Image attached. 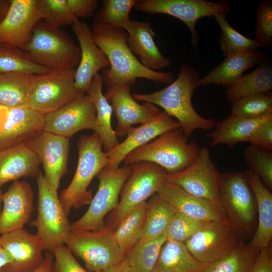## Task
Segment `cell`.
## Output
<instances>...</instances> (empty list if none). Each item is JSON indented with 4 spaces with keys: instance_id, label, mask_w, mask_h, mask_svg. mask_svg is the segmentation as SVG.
I'll list each match as a JSON object with an SVG mask.
<instances>
[{
    "instance_id": "cell-1",
    "label": "cell",
    "mask_w": 272,
    "mask_h": 272,
    "mask_svg": "<svg viewBox=\"0 0 272 272\" xmlns=\"http://www.w3.org/2000/svg\"><path fill=\"white\" fill-rule=\"evenodd\" d=\"M91 32L95 43L110 63V67L104 69L102 75L103 84L107 88L124 83L133 85L138 78L160 84L173 81L172 73L153 71L140 62L127 43L128 34L124 29L93 24Z\"/></svg>"
},
{
    "instance_id": "cell-2",
    "label": "cell",
    "mask_w": 272,
    "mask_h": 272,
    "mask_svg": "<svg viewBox=\"0 0 272 272\" xmlns=\"http://www.w3.org/2000/svg\"><path fill=\"white\" fill-rule=\"evenodd\" d=\"M198 72L187 64H183L178 77L163 89L149 94L134 93L135 100L149 102L160 106L168 115L174 117L185 135L189 137L196 129H214L216 122L198 114L194 109L191 97L199 87Z\"/></svg>"
},
{
    "instance_id": "cell-3",
    "label": "cell",
    "mask_w": 272,
    "mask_h": 272,
    "mask_svg": "<svg viewBox=\"0 0 272 272\" xmlns=\"http://www.w3.org/2000/svg\"><path fill=\"white\" fill-rule=\"evenodd\" d=\"M78 161L75 173L69 186L59 197L66 214L72 208L79 209L89 205L92 189L88 188L93 179L108 164V158L103 152L102 142L95 132L81 135L78 141Z\"/></svg>"
},
{
    "instance_id": "cell-4",
    "label": "cell",
    "mask_w": 272,
    "mask_h": 272,
    "mask_svg": "<svg viewBox=\"0 0 272 272\" xmlns=\"http://www.w3.org/2000/svg\"><path fill=\"white\" fill-rule=\"evenodd\" d=\"M200 149L196 143L188 142V137L179 127L168 131L135 149L122 162L128 165L141 162H152L171 174L190 165L197 157Z\"/></svg>"
},
{
    "instance_id": "cell-5",
    "label": "cell",
    "mask_w": 272,
    "mask_h": 272,
    "mask_svg": "<svg viewBox=\"0 0 272 272\" xmlns=\"http://www.w3.org/2000/svg\"><path fill=\"white\" fill-rule=\"evenodd\" d=\"M35 63L51 71L75 70L81 50L69 34L43 20L35 26L26 50Z\"/></svg>"
},
{
    "instance_id": "cell-6",
    "label": "cell",
    "mask_w": 272,
    "mask_h": 272,
    "mask_svg": "<svg viewBox=\"0 0 272 272\" xmlns=\"http://www.w3.org/2000/svg\"><path fill=\"white\" fill-rule=\"evenodd\" d=\"M36 178L38 187L37 215L31 225L36 228V235L43 243L44 250L52 251L56 246L65 244L71 226L58 192L48 184L41 171Z\"/></svg>"
},
{
    "instance_id": "cell-7",
    "label": "cell",
    "mask_w": 272,
    "mask_h": 272,
    "mask_svg": "<svg viewBox=\"0 0 272 272\" xmlns=\"http://www.w3.org/2000/svg\"><path fill=\"white\" fill-rule=\"evenodd\" d=\"M65 245L90 272H101L124 258L113 231L106 225L94 231L71 230Z\"/></svg>"
},
{
    "instance_id": "cell-8",
    "label": "cell",
    "mask_w": 272,
    "mask_h": 272,
    "mask_svg": "<svg viewBox=\"0 0 272 272\" xmlns=\"http://www.w3.org/2000/svg\"><path fill=\"white\" fill-rule=\"evenodd\" d=\"M131 166L132 172L121 189L118 207L110 212L106 224L112 231L132 210L158 192L168 174L152 162H141Z\"/></svg>"
},
{
    "instance_id": "cell-9",
    "label": "cell",
    "mask_w": 272,
    "mask_h": 272,
    "mask_svg": "<svg viewBox=\"0 0 272 272\" xmlns=\"http://www.w3.org/2000/svg\"><path fill=\"white\" fill-rule=\"evenodd\" d=\"M131 172L132 166L128 165L103 169L96 176L99 181L97 192L86 213L71 224V230L94 231L104 226V219L118 207L121 189Z\"/></svg>"
},
{
    "instance_id": "cell-10",
    "label": "cell",
    "mask_w": 272,
    "mask_h": 272,
    "mask_svg": "<svg viewBox=\"0 0 272 272\" xmlns=\"http://www.w3.org/2000/svg\"><path fill=\"white\" fill-rule=\"evenodd\" d=\"M220 191L229 225L238 235L249 232L255 221L256 203L245 172L221 174Z\"/></svg>"
},
{
    "instance_id": "cell-11",
    "label": "cell",
    "mask_w": 272,
    "mask_h": 272,
    "mask_svg": "<svg viewBox=\"0 0 272 272\" xmlns=\"http://www.w3.org/2000/svg\"><path fill=\"white\" fill-rule=\"evenodd\" d=\"M220 178L221 174L212 160L209 149L202 147L190 165L178 172L168 174L166 181L194 196L212 202L225 213Z\"/></svg>"
},
{
    "instance_id": "cell-12",
    "label": "cell",
    "mask_w": 272,
    "mask_h": 272,
    "mask_svg": "<svg viewBox=\"0 0 272 272\" xmlns=\"http://www.w3.org/2000/svg\"><path fill=\"white\" fill-rule=\"evenodd\" d=\"M227 1L213 2L205 0H137L134 8L138 11L152 14L173 16L183 22L190 30L192 46L197 50L199 37L195 29L197 21L230 11Z\"/></svg>"
},
{
    "instance_id": "cell-13",
    "label": "cell",
    "mask_w": 272,
    "mask_h": 272,
    "mask_svg": "<svg viewBox=\"0 0 272 272\" xmlns=\"http://www.w3.org/2000/svg\"><path fill=\"white\" fill-rule=\"evenodd\" d=\"M75 71H51L45 74L37 75L29 106L45 115L85 94L75 87Z\"/></svg>"
},
{
    "instance_id": "cell-14",
    "label": "cell",
    "mask_w": 272,
    "mask_h": 272,
    "mask_svg": "<svg viewBox=\"0 0 272 272\" xmlns=\"http://www.w3.org/2000/svg\"><path fill=\"white\" fill-rule=\"evenodd\" d=\"M238 234L228 224L206 221L185 243L189 252L205 263L226 255L238 244Z\"/></svg>"
},
{
    "instance_id": "cell-15",
    "label": "cell",
    "mask_w": 272,
    "mask_h": 272,
    "mask_svg": "<svg viewBox=\"0 0 272 272\" xmlns=\"http://www.w3.org/2000/svg\"><path fill=\"white\" fill-rule=\"evenodd\" d=\"M96 111L93 102L84 94L57 110L45 115L44 131L70 139L83 129H95Z\"/></svg>"
},
{
    "instance_id": "cell-16",
    "label": "cell",
    "mask_w": 272,
    "mask_h": 272,
    "mask_svg": "<svg viewBox=\"0 0 272 272\" xmlns=\"http://www.w3.org/2000/svg\"><path fill=\"white\" fill-rule=\"evenodd\" d=\"M26 144L37 154L47 182L58 192L60 180L68 172L70 139L43 131Z\"/></svg>"
},
{
    "instance_id": "cell-17",
    "label": "cell",
    "mask_w": 272,
    "mask_h": 272,
    "mask_svg": "<svg viewBox=\"0 0 272 272\" xmlns=\"http://www.w3.org/2000/svg\"><path fill=\"white\" fill-rule=\"evenodd\" d=\"M41 20L38 0H11L8 13L0 23V43L26 51L33 29Z\"/></svg>"
},
{
    "instance_id": "cell-18",
    "label": "cell",
    "mask_w": 272,
    "mask_h": 272,
    "mask_svg": "<svg viewBox=\"0 0 272 272\" xmlns=\"http://www.w3.org/2000/svg\"><path fill=\"white\" fill-rule=\"evenodd\" d=\"M132 84L124 83L110 86L104 94L112 103V107L117 119L114 130L117 137L126 135L128 129L135 124L146 123L161 111L156 105L144 102L138 103L131 95Z\"/></svg>"
},
{
    "instance_id": "cell-19",
    "label": "cell",
    "mask_w": 272,
    "mask_h": 272,
    "mask_svg": "<svg viewBox=\"0 0 272 272\" xmlns=\"http://www.w3.org/2000/svg\"><path fill=\"white\" fill-rule=\"evenodd\" d=\"M0 244L13 258L2 268L6 272H30L38 268L44 259L42 242L36 234L24 228L2 234Z\"/></svg>"
},
{
    "instance_id": "cell-20",
    "label": "cell",
    "mask_w": 272,
    "mask_h": 272,
    "mask_svg": "<svg viewBox=\"0 0 272 272\" xmlns=\"http://www.w3.org/2000/svg\"><path fill=\"white\" fill-rule=\"evenodd\" d=\"M179 127V123L164 111H160L154 118L139 127H131L123 142L119 143L111 150L105 152L108 161L106 168L110 169L118 168L131 152L163 133Z\"/></svg>"
},
{
    "instance_id": "cell-21",
    "label": "cell",
    "mask_w": 272,
    "mask_h": 272,
    "mask_svg": "<svg viewBox=\"0 0 272 272\" xmlns=\"http://www.w3.org/2000/svg\"><path fill=\"white\" fill-rule=\"evenodd\" d=\"M45 114L30 106L7 108L0 130V151L26 144L44 131Z\"/></svg>"
},
{
    "instance_id": "cell-22",
    "label": "cell",
    "mask_w": 272,
    "mask_h": 272,
    "mask_svg": "<svg viewBox=\"0 0 272 272\" xmlns=\"http://www.w3.org/2000/svg\"><path fill=\"white\" fill-rule=\"evenodd\" d=\"M72 30L79 43L80 60L75 71V85L87 93L94 77L101 70L110 66L109 60L95 43L91 30L85 22L79 20L72 24Z\"/></svg>"
},
{
    "instance_id": "cell-23",
    "label": "cell",
    "mask_w": 272,
    "mask_h": 272,
    "mask_svg": "<svg viewBox=\"0 0 272 272\" xmlns=\"http://www.w3.org/2000/svg\"><path fill=\"white\" fill-rule=\"evenodd\" d=\"M33 198V191L29 183L18 180L13 182L2 196L0 234L23 228L31 219Z\"/></svg>"
},
{
    "instance_id": "cell-24",
    "label": "cell",
    "mask_w": 272,
    "mask_h": 272,
    "mask_svg": "<svg viewBox=\"0 0 272 272\" xmlns=\"http://www.w3.org/2000/svg\"><path fill=\"white\" fill-rule=\"evenodd\" d=\"M175 210L200 221H218L229 224L225 213L208 200L194 196L179 186L165 181L157 192Z\"/></svg>"
},
{
    "instance_id": "cell-25",
    "label": "cell",
    "mask_w": 272,
    "mask_h": 272,
    "mask_svg": "<svg viewBox=\"0 0 272 272\" xmlns=\"http://www.w3.org/2000/svg\"><path fill=\"white\" fill-rule=\"evenodd\" d=\"M127 34L130 50L146 67L158 71L171 65L170 60L163 55L154 41L155 33L150 23L132 20Z\"/></svg>"
},
{
    "instance_id": "cell-26",
    "label": "cell",
    "mask_w": 272,
    "mask_h": 272,
    "mask_svg": "<svg viewBox=\"0 0 272 272\" xmlns=\"http://www.w3.org/2000/svg\"><path fill=\"white\" fill-rule=\"evenodd\" d=\"M265 59L266 57L259 49L227 55L221 63L200 78L199 86L216 84L228 88L243 76L246 70Z\"/></svg>"
},
{
    "instance_id": "cell-27",
    "label": "cell",
    "mask_w": 272,
    "mask_h": 272,
    "mask_svg": "<svg viewBox=\"0 0 272 272\" xmlns=\"http://www.w3.org/2000/svg\"><path fill=\"white\" fill-rule=\"evenodd\" d=\"M40 160L27 144L0 151V189L8 182L22 177H36Z\"/></svg>"
},
{
    "instance_id": "cell-28",
    "label": "cell",
    "mask_w": 272,
    "mask_h": 272,
    "mask_svg": "<svg viewBox=\"0 0 272 272\" xmlns=\"http://www.w3.org/2000/svg\"><path fill=\"white\" fill-rule=\"evenodd\" d=\"M258 209V223L248 245L257 251L268 247L272 238V194L259 177L248 170L245 172Z\"/></svg>"
},
{
    "instance_id": "cell-29",
    "label": "cell",
    "mask_w": 272,
    "mask_h": 272,
    "mask_svg": "<svg viewBox=\"0 0 272 272\" xmlns=\"http://www.w3.org/2000/svg\"><path fill=\"white\" fill-rule=\"evenodd\" d=\"M270 118L272 113L257 118L230 115L226 119L216 122L214 130L207 136L212 140V146L223 145L232 148L239 143L248 142L255 130Z\"/></svg>"
},
{
    "instance_id": "cell-30",
    "label": "cell",
    "mask_w": 272,
    "mask_h": 272,
    "mask_svg": "<svg viewBox=\"0 0 272 272\" xmlns=\"http://www.w3.org/2000/svg\"><path fill=\"white\" fill-rule=\"evenodd\" d=\"M103 79L97 74L93 78L87 93L93 102L96 111L94 132L101 139L105 152L112 149L118 143L117 137L111 125L113 108L102 92Z\"/></svg>"
},
{
    "instance_id": "cell-31",
    "label": "cell",
    "mask_w": 272,
    "mask_h": 272,
    "mask_svg": "<svg viewBox=\"0 0 272 272\" xmlns=\"http://www.w3.org/2000/svg\"><path fill=\"white\" fill-rule=\"evenodd\" d=\"M207 264L195 259L184 243L166 240L152 272H203Z\"/></svg>"
},
{
    "instance_id": "cell-32",
    "label": "cell",
    "mask_w": 272,
    "mask_h": 272,
    "mask_svg": "<svg viewBox=\"0 0 272 272\" xmlns=\"http://www.w3.org/2000/svg\"><path fill=\"white\" fill-rule=\"evenodd\" d=\"M36 76L22 72L0 74V104L8 108L29 106Z\"/></svg>"
},
{
    "instance_id": "cell-33",
    "label": "cell",
    "mask_w": 272,
    "mask_h": 272,
    "mask_svg": "<svg viewBox=\"0 0 272 272\" xmlns=\"http://www.w3.org/2000/svg\"><path fill=\"white\" fill-rule=\"evenodd\" d=\"M271 89V65L265 59L253 71L244 75L227 88L225 96L232 103L245 97L270 92Z\"/></svg>"
},
{
    "instance_id": "cell-34",
    "label": "cell",
    "mask_w": 272,
    "mask_h": 272,
    "mask_svg": "<svg viewBox=\"0 0 272 272\" xmlns=\"http://www.w3.org/2000/svg\"><path fill=\"white\" fill-rule=\"evenodd\" d=\"M175 213L172 207L159 194H153L147 201L142 237L139 240H152L165 234Z\"/></svg>"
},
{
    "instance_id": "cell-35",
    "label": "cell",
    "mask_w": 272,
    "mask_h": 272,
    "mask_svg": "<svg viewBox=\"0 0 272 272\" xmlns=\"http://www.w3.org/2000/svg\"><path fill=\"white\" fill-rule=\"evenodd\" d=\"M147 207L146 201L134 208L113 231L124 257L142 237Z\"/></svg>"
},
{
    "instance_id": "cell-36",
    "label": "cell",
    "mask_w": 272,
    "mask_h": 272,
    "mask_svg": "<svg viewBox=\"0 0 272 272\" xmlns=\"http://www.w3.org/2000/svg\"><path fill=\"white\" fill-rule=\"evenodd\" d=\"M258 252L240 242L224 256L208 263L203 272H252Z\"/></svg>"
},
{
    "instance_id": "cell-37",
    "label": "cell",
    "mask_w": 272,
    "mask_h": 272,
    "mask_svg": "<svg viewBox=\"0 0 272 272\" xmlns=\"http://www.w3.org/2000/svg\"><path fill=\"white\" fill-rule=\"evenodd\" d=\"M166 240V233L152 240H139L124 257L132 272H152Z\"/></svg>"
},
{
    "instance_id": "cell-38",
    "label": "cell",
    "mask_w": 272,
    "mask_h": 272,
    "mask_svg": "<svg viewBox=\"0 0 272 272\" xmlns=\"http://www.w3.org/2000/svg\"><path fill=\"white\" fill-rule=\"evenodd\" d=\"M50 71L31 60L26 51L0 43V74L22 72L39 75Z\"/></svg>"
},
{
    "instance_id": "cell-39",
    "label": "cell",
    "mask_w": 272,
    "mask_h": 272,
    "mask_svg": "<svg viewBox=\"0 0 272 272\" xmlns=\"http://www.w3.org/2000/svg\"><path fill=\"white\" fill-rule=\"evenodd\" d=\"M137 0H104L96 13L93 24L121 28L127 32L131 22L129 13Z\"/></svg>"
},
{
    "instance_id": "cell-40",
    "label": "cell",
    "mask_w": 272,
    "mask_h": 272,
    "mask_svg": "<svg viewBox=\"0 0 272 272\" xmlns=\"http://www.w3.org/2000/svg\"><path fill=\"white\" fill-rule=\"evenodd\" d=\"M214 17L221 29L220 45L225 57L258 49L259 45L254 39L244 36L231 26L226 19V13H220Z\"/></svg>"
},
{
    "instance_id": "cell-41",
    "label": "cell",
    "mask_w": 272,
    "mask_h": 272,
    "mask_svg": "<svg viewBox=\"0 0 272 272\" xmlns=\"http://www.w3.org/2000/svg\"><path fill=\"white\" fill-rule=\"evenodd\" d=\"M232 103L230 115L257 118L272 113V94L268 92L239 99Z\"/></svg>"
},
{
    "instance_id": "cell-42",
    "label": "cell",
    "mask_w": 272,
    "mask_h": 272,
    "mask_svg": "<svg viewBox=\"0 0 272 272\" xmlns=\"http://www.w3.org/2000/svg\"><path fill=\"white\" fill-rule=\"evenodd\" d=\"M249 170L257 175L268 189L272 188V153L251 145L244 152Z\"/></svg>"
},
{
    "instance_id": "cell-43",
    "label": "cell",
    "mask_w": 272,
    "mask_h": 272,
    "mask_svg": "<svg viewBox=\"0 0 272 272\" xmlns=\"http://www.w3.org/2000/svg\"><path fill=\"white\" fill-rule=\"evenodd\" d=\"M38 5L42 20L53 27L61 28L78 20L67 0H38Z\"/></svg>"
},
{
    "instance_id": "cell-44",
    "label": "cell",
    "mask_w": 272,
    "mask_h": 272,
    "mask_svg": "<svg viewBox=\"0 0 272 272\" xmlns=\"http://www.w3.org/2000/svg\"><path fill=\"white\" fill-rule=\"evenodd\" d=\"M254 40L259 47L269 49L272 46V3L260 1L257 4L254 31Z\"/></svg>"
},
{
    "instance_id": "cell-45",
    "label": "cell",
    "mask_w": 272,
    "mask_h": 272,
    "mask_svg": "<svg viewBox=\"0 0 272 272\" xmlns=\"http://www.w3.org/2000/svg\"><path fill=\"white\" fill-rule=\"evenodd\" d=\"M206 221H200L176 212L166 231L167 240L185 243Z\"/></svg>"
},
{
    "instance_id": "cell-46",
    "label": "cell",
    "mask_w": 272,
    "mask_h": 272,
    "mask_svg": "<svg viewBox=\"0 0 272 272\" xmlns=\"http://www.w3.org/2000/svg\"><path fill=\"white\" fill-rule=\"evenodd\" d=\"M52 272H90L78 262L74 254L65 244L54 247Z\"/></svg>"
},
{
    "instance_id": "cell-47",
    "label": "cell",
    "mask_w": 272,
    "mask_h": 272,
    "mask_svg": "<svg viewBox=\"0 0 272 272\" xmlns=\"http://www.w3.org/2000/svg\"><path fill=\"white\" fill-rule=\"evenodd\" d=\"M251 145L272 152V118L261 124L249 140Z\"/></svg>"
},
{
    "instance_id": "cell-48",
    "label": "cell",
    "mask_w": 272,
    "mask_h": 272,
    "mask_svg": "<svg viewBox=\"0 0 272 272\" xmlns=\"http://www.w3.org/2000/svg\"><path fill=\"white\" fill-rule=\"evenodd\" d=\"M73 14L77 19L92 17L97 7V0H67Z\"/></svg>"
},
{
    "instance_id": "cell-49",
    "label": "cell",
    "mask_w": 272,
    "mask_h": 272,
    "mask_svg": "<svg viewBox=\"0 0 272 272\" xmlns=\"http://www.w3.org/2000/svg\"><path fill=\"white\" fill-rule=\"evenodd\" d=\"M252 272H272L271 245L258 252Z\"/></svg>"
},
{
    "instance_id": "cell-50",
    "label": "cell",
    "mask_w": 272,
    "mask_h": 272,
    "mask_svg": "<svg viewBox=\"0 0 272 272\" xmlns=\"http://www.w3.org/2000/svg\"><path fill=\"white\" fill-rule=\"evenodd\" d=\"M54 260L53 253L47 250L44 254V259L41 265L36 269L30 272H52V264ZM0 272H6L0 269Z\"/></svg>"
},
{
    "instance_id": "cell-51",
    "label": "cell",
    "mask_w": 272,
    "mask_h": 272,
    "mask_svg": "<svg viewBox=\"0 0 272 272\" xmlns=\"http://www.w3.org/2000/svg\"><path fill=\"white\" fill-rule=\"evenodd\" d=\"M101 272H132L125 258L119 263L108 267Z\"/></svg>"
},
{
    "instance_id": "cell-52",
    "label": "cell",
    "mask_w": 272,
    "mask_h": 272,
    "mask_svg": "<svg viewBox=\"0 0 272 272\" xmlns=\"http://www.w3.org/2000/svg\"><path fill=\"white\" fill-rule=\"evenodd\" d=\"M13 261L11 255L1 246L0 244V269L10 263Z\"/></svg>"
},
{
    "instance_id": "cell-53",
    "label": "cell",
    "mask_w": 272,
    "mask_h": 272,
    "mask_svg": "<svg viewBox=\"0 0 272 272\" xmlns=\"http://www.w3.org/2000/svg\"><path fill=\"white\" fill-rule=\"evenodd\" d=\"M11 4V0H0V23L8 14Z\"/></svg>"
},
{
    "instance_id": "cell-54",
    "label": "cell",
    "mask_w": 272,
    "mask_h": 272,
    "mask_svg": "<svg viewBox=\"0 0 272 272\" xmlns=\"http://www.w3.org/2000/svg\"><path fill=\"white\" fill-rule=\"evenodd\" d=\"M7 107L0 104V130L4 122Z\"/></svg>"
},
{
    "instance_id": "cell-55",
    "label": "cell",
    "mask_w": 272,
    "mask_h": 272,
    "mask_svg": "<svg viewBox=\"0 0 272 272\" xmlns=\"http://www.w3.org/2000/svg\"><path fill=\"white\" fill-rule=\"evenodd\" d=\"M3 194V192L1 189H0V214L2 212L3 208V201H2V196Z\"/></svg>"
}]
</instances>
